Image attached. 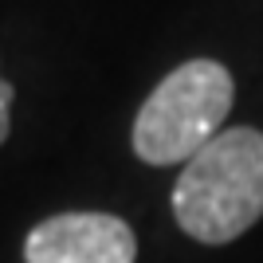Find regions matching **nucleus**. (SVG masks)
Wrapping results in <instances>:
<instances>
[{
    "label": "nucleus",
    "mask_w": 263,
    "mask_h": 263,
    "mask_svg": "<svg viewBox=\"0 0 263 263\" xmlns=\"http://www.w3.org/2000/svg\"><path fill=\"white\" fill-rule=\"evenodd\" d=\"M138 236L114 212H55L24 240V263H134Z\"/></svg>",
    "instance_id": "7ed1b4c3"
},
{
    "label": "nucleus",
    "mask_w": 263,
    "mask_h": 263,
    "mask_svg": "<svg viewBox=\"0 0 263 263\" xmlns=\"http://www.w3.org/2000/svg\"><path fill=\"white\" fill-rule=\"evenodd\" d=\"M12 99H16V90L4 75H0V145L8 142V130H12Z\"/></svg>",
    "instance_id": "20e7f679"
},
{
    "label": "nucleus",
    "mask_w": 263,
    "mask_h": 263,
    "mask_svg": "<svg viewBox=\"0 0 263 263\" xmlns=\"http://www.w3.org/2000/svg\"><path fill=\"white\" fill-rule=\"evenodd\" d=\"M263 216V134L255 126L220 130L189 157L173 185V220L189 240L220 248Z\"/></svg>",
    "instance_id": "f257e3e1"
},
{
    "label": "nucleus",
    "mask_w": 263,
    "mask_h": 263,
    "mask_svg": "<svg viewBox=\"0 0 263 263\" xmlns=\"http://www.w3.org/2000/svg\"><path fill=\"white\" fill-rule=\"evenodd\" d=\"M236 83L216 59H189L149 90L134 118V154L145 165H181L224 130Z\"/></svg>",
    "instance_id": "f03ea898"
}]
</instances>
